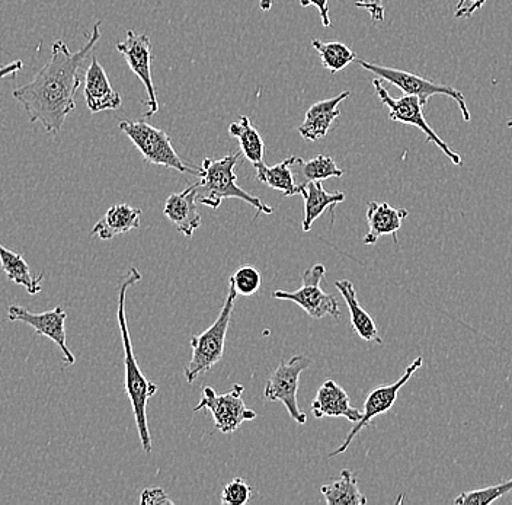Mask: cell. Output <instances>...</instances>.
<instances>
[{
    "mask_svg": "<svg viewBox=\"0 0 512 505\" xmlns=\"http://www.w3.org/2000/svg\"><path fill=\"white\" fill-rule=\"evenodd\" d=\"M310 364L312 359L303 354H297L288 361H281L264 389V398L268 402H281L286 407L288 415L299 425L307 423V415L299 407L297 392H299L300 376Z\"/></svg>",
    "mask_w": 512,
    "mask_h": 505,
    "instance_id": "8",
    "label": "cell"
},
{
    "mask_svg": "<svg viewBox=\"0 0 512 505\" xmlns=\"http://www.w3.org/2000/svg\"><path fill=\"white\" fill-rule=\"evenodd\" d=\"M299 156H290L286 161L277 163L274 166H268L262 162L255 165L256 181L268 185L272 190L280 191L283 196L293 197L300 193V185L294 184L293 166L296 163H302Z\"/></svg>",
    "mask_w": 512,
    "mask_h": 505,
    "instance_id": "22",
    "label": "cell"
},
{
    "mask_svg": "<svg viewBox=\"0 0 512 505\" xmlns=\"http://www.w3.org/2000/svg\"><path fill=\"white\" fill-rule=\"evenodd\" d=\"M101 25H94L91 38L83 49L70 51L64 41L51 47V57L43 69L27 85L16 88L14 98L30 117L31 123H40L48 133L59 134L70 114L76 110V92L82 79L80 67L101 40Z\"/></svg>",
    "mask_w": 512,
    "mask_h": 505,
    "instance_id": "1",
    "label": "cell"
},
{
    "mask_svg": "<svg viewBox=\"0 0 512 505\" xmlns=\"http://www.w3.org/2000/svg\"><path fill=\"white\" fill-rule=\"evenodd\" d=\"M299 194L304 198L303 232H309L313 223L325 213L326 209H331L332 217H334L335 206L345 200L344 193H341V191L329 193L323 188L320 181H310L300 185Z\"/></svg>",
    "mask_w": 512,
    "mask_h": 505,
    "instance_id": "20",
    "label": "cell"
},
{
    "mask_svg": "<svg viewBox=\"0 0 512 505\" xmlns=\"http://www.w3.org/2000/svg\"><path fill=\"white\" fill-rule=\"evenodd\" d=\"M236 297L238 293L229 284L226 302H224L219 316L214 324L201 334L191 337L192 357L188 366L185 367L184 375L188 383H194L204 373L210 372L223 359L224 343H226L227 331H229L230 319L235 310Z\"/></svg>",
    "mask_w": 512,
    "mask_h": 505,
    "instance_id": "4",
    "label": "cell"
},
{
    "mask_svg": "<svg viewBox=\"0 0 512 505\" xmlns=\"http://www.w3.org/2000/svg\"><path fill=\"white\" fill-rule=\"evenodd\" d=\"M197 188L198 182H194L181 193L171 194L163 207V214L174 223L185 238H192L195 230L201 226V214L195 200Z\"/></svg>",
    "mask_w": 512,
    "mask_h": 505,
    "instance_id": "16",
    "label": "cell"
},
{
    "mask_svg": "<svg viewBox=\"0 0 512 505\" xmlns=\"http://www.w3.org/2000/svg\"><path fill=\"white\" fill-rule=\"evenodd\" d=\"M512 492V478L508 481L499 482L492 487L475 489V491L462 492L459 497L454 500L457 505H488L495 503L499 498Z\"/></svg>",
    "mask_w": 512,
    "mask_h": 505,
    "instance_id": "27",
    "label": "cell"
},
{
    "mask_svg": "<svg viewBox=\"0 0 512 505\" xmlns=\"http://www.w3.org/2000/svg\"><path fill=\"white\" fill-rule=\"evenodd\" d=\"M357 8L366 9L370 14L371 21L383 22L384 21V6L382 0H357L355 2Z\"/></svg>",
    "mask_w": 512,
    "mask_h": 505,
    "instance_id": "32",
    "label": "cell"
},
{
    "mask_svg": "<svg viewBox=\"0 0 512 505\" xmlns=\"http://www.w3.org/2000/svg\"><path fill=\"white\" fill-rule=\"evenodd\" d=\"M368 232L364 236V245H376L382 236L390 235L398 242V232L403 220L408 217V210L395 209L386 201H370L367 206Z\"/></svg>",
    "mask_w": 512,
    "mask_h": 505,
    "instance_id": "18",
    "label": "cell"
},
{
    "mask_svg": "<svg viewBox=\"0 0 512 505\" xmlns=\"http://www.w3.org/2000/svg\"><path fill=\"white\" fill-rule=\"evenodd\" d=\"M118 53L123 54L131 72L142 81L147 92V113L144 117H153L159 111L158 95H156L155 83L152 76V41L149 35L136 34L133 30L127 31L126 40L117 44Z\"/></svg>",
    "mask_w": 512,
    "mask_h": 505,
    "instance_id": "12",
    "label": "cell"
},
{
    "mask_svg": "<svg viewBox=\"0 0 512 505\" xmlns=\"http://www.w3.org/2000/svg\"><path fill=\"white\" fill-rule=\"evenodd\" d=\"M350 97L351 91H345L334 98L323 99V101L313 104L307 110L303 123L297 129L300 136L307 142H318V140L323 139L331 130L336 118L341 115L339 105Z\"/></svg>",
    "mask_w": 512,
    "mask_h": 505,
    "instance_id": "17",
    "label": "cell"
},
{
    "mask_svg": "<svg viewBox=\"0 0 512 505\" xmlns=\"http://www.w3.org/2000/svg\"><path fill=\"white\" fill-rule=\"evenodd\" d=\"M358 63H360L363 69L376 75L377 78L392 83V85L399 88L403 94L418 97L421 99V104L424 105V107L428 104L430 98L437 97V95L454 99L457 105H459L460 111H462L463 120L469 123L470 111L469 108H467L466 99H464L462 92L457 91L453 86L438 85V83L421 78V76L415 75V73L393 69V67L379 66L376 65V63L366 62V60H358Z\"/></svg>",
    "mask_w": 512,
    "mask_h": 505,
    "instance_id": "6",
    "label": "cell"
},
{
    "mask_svg": "<svg viewBox=\"0 0 512 505\" xmlns=\"http://www.w3.org/2000/svg\"><path fill=\"white\" fill-rule=\"evenodd\" d=\"M140 280H142V273L136 267H131L123 283H121L120 292H118L117 319L124 348V370H126L124 386H126V393L128 399H130L131 408H133L140 443H142L144 452L149 455V453H152L153 447L149 424H147V404L156 395L159 388L158 385L147 380V377L140 370L139 363H137L136 356H134L133 344H131L126 313L128 289L133 284L139 283Z\"/></svg>",
    "mask_w": 512,
    "mask_h": 505,
    "instance_id": "2",
    "label": "cell"
},
{
    "mask_svg": "<svg viewBox=\"0 0 512 505\" xmlns=\"http://www.w3.org/2000/svg\"><path fill=\"white\" fill-rule=\"evenodd\" d=\"M300 165H302L303 177L307 182L342 178L345 174L344 169L339 168L331 156L319 155L310 161L300 163Z\"/></svg>",
    "mask_w": 512,
    "mask_h": 505,
    "instance_id": "28",
    "label": "cell"
},
{
    "mask_svg": "<svg viewBox=\"0 0 512 505\" xmlns=\"http://www.w3.org/2000/svg\"><path fill=\"white\" fill-rule=\"evenodd\" d=\"M335 287L341 293V296L344 297L345 303H347L351 315L352 329L357 332L358 337L361 340L367 341V343L383 344L376 322L371 318L370 313L358 302L357 293H355L352 281L336 280Z\"/></svg>",
    "mask_w": 512,
    "mask_h": 505,
    "instance_id": "21",
    "label": "cell"
},
{
    "mask_svg": "<svg viewBox=\"0 0 512 505\" xmlns=\"http://www.w3.org/2000/svg\"><path fill=\"white\" fill-rule=\"evenodd\" d=\"M507 126L510 127V129H512V117L508 118Z\"/></svg>",
    "mask_w": 512,
    "mask_h": 505,
    "instance_id": "37",
    "label": "cell"
},
{
    "mask_svg": "<svg viewBox=\"0 0 512 505\" xmlns=\"http://www.w3.org/2000/svg\"><path fill=\"white\" fill-rule=\"evenodd\" d=\"M252 487L242 478H235L223 488L222 504L224 505H245L251 503Z\"/></svg>",
    "mask_w": 512,
    "mask_h": 505,
    "instance_id": "30",
    "label": "cell"
},
{
    "mask_svg": "<svg viewBox=\"0 0 512 505\" xmlns=\"http://www.w3.org/2000/svg\"><path fill=\"white\" fill-rule=\"evenodd\" d=\"M229 284L240 296H254L261 289V273L252 265H243L230 277Z\"/></svg>",
    "mask_w": 512,
    "mask_h": 505,
    "instance_id": "29",
    "label": "cell"
},
{
    "mask_svg": "<svg viewBox=\"0 0 512 505\" xmlns=\"http://www.w3.org/2000/svg\"><path fill=\"white\" fill-rule=\"evenodd\" d=\"M142 505H174V501L168 497L162 488H147L142 492L140 497Z\"/></svg>",
    "mask_w": 512,
    "mask_h": 505,
    "instance_id": "31",
    "label": "cell"
},
{
    "mask_svg": "<svg viewBox=\"0 0 512 505\" xmlns=\"http://www.w3.org/2000/svg\"><path fill=\"white\" fill-rule=\"evenodd\" d=\"M422 364H424V359H422V357H416V359L406 367L405 373H403L402 377H399V380H396L392 385L379 386V388L373 389V391L370 392V395L367 396L366 404H364L363 418H361L357 424H354V427L351 428L344 443H342L335 452L329 453V459H334V457L341 455V453L347 452L348 447L351 446L352 440L358 436V433H360L363 428L368 427L374 418L379 417V415L387 414V412L393 408V405L398 401L400 389L411 380L416 370L421 369Z\"/></svg>",
    "mask_w": 512,
    "mask_h": 505,
    "instance_id": "11",
    "label": "cell"
},
{
    "mask_svg": "<svg viewBox=\"0 0 512 505\" xmlns=\"http://www.w3.org/2000/svg\"><path fill=\"white\" fill-rule=\"evenodd\" d=\"M66 319L67 312L63 306H57V308L43 313H32L27 308L18 305L8 308L9 322H22V324L30 325L35 334L48 338L62 350L66 366H73L76 363V357L67 347V334L66 328H64Z\"/></svg>",
    "mask_w": 512,
    "mask_h": 505,
    "instance_id": "13",
    "label": "cell"
},
{
    "mask_svg": "<svg viewBox=\"0 0 512 505\" xmlns=\"http://www.w3.org/2000/svg\"><path fill=\"white\" fill-rule=\"evenodd\" d=\"M312 46L313 49L318 51L323 67L329 70L332 75L341 72V70H344L345 67L350 66L352 62L357 60V54L350 47L345 46L344 43H339V41L325 43V41L313 40Z\"/></svg>",
    "mask_w": 512,
    "mask_h": 505,
    "instance_id": "26",
    "label": "cell"
},
{
    "mask_svg": "<svg viewBox=\"0 0 512 505\" xmlns=\"http://www.w3.org/2000/svg\"><path fill=\"white\" fill-rule=\"evenodd\" d=\"M374 91L380 102L389 110V118L396 123L408 124L414 126L416 129L422 131L427 136L428 143H434L438 149L443 150L444 155L450 159L456 166L463 165V158L460 153L454 152L450 146L435 133L428 121L424 117V105L421 104V99L414 97V95H403L400 98L390 97L389 91L383 86L380 79L373 81Z\"/></svg>",
    "mask_w": 512,
    "mask_h": 505,
    "instance_id": "7",
    "label": "cell"
},
{
    "mask_svg": "<svg viewBox=\"0 0 512 505\" xmlns=\"http://www.w3.org/2000/svg\"><path fill=\"white\" fill-rule=\"evenodd\" d=\"M326 267L323 264H316L307 268L302 274V287L296 292H284L275 290L272 297L278 300H288L299 305L312 319H323L325 316H332L339 319L338 300L332 294L323 292L320 283L325 278Z\"/></svg>",
    "mask_w": 512,
    "mask_h": 505,
    "instance_id": "9",
    "label": "cell"
},
{
    "mask_svg": "<svg viewBox=\"0 0 512 505\" xmlns=\"http://www.w3.org/2000/svg\"><path fill=\"white\" fill-rule=\"evenodd\" d=\"M22 67H24V63H22L21 60H16L14 63L0 67V81L6 78H14L16 73L22 70Z\"/></svg>",
    "mask_w": 512,
    "mask_h": 505,
    "instance_id": "35",
    "label": "cell"
},
{
    "mask_svg": "<svg viewBox=\"0 0 512 505\" xmlns=\"http://www.w3.org/2000/svg\"><path fill=\"white\" fill-rule=\"evenodd\" d=\"M485 3L486 0H459L454 15H456V18H470L475 12H478Z\"/></svg>",
    "mask_w": 512,
    "mask_h": 505,
    "instance_id": "33",
    "label": "cell"
},
{
    "mask_svg": "<svg viewBox=\"0 0 512 505\" xmlns=\"http://www.w3.org/2000/svg\"><path fill=\"white\" fill-rule=\"evenodd\" d=\"M120 130L133 142L144 158V161L155 166L175 169L181 174L197 177L198 168L192 169L187 165L172 146L171 137L166 131L156 129L152 124L143 120L121 121Z\"/></svg>",
    "mask_w": 512,
    "mask_h": 505,
    "instance_id": "5",
    "label": "cell"
},
{
    "mask_svg": "<svg viewBox=\"0 0 512 505\" xmlns=\"http://www.w3.org/2000/svg\"><path fill=\"white\" fill-rule=\"evenodd\" d=\"M83 94H85L86 105L92 114L101 113V111H115L123 104L121 95L112 88L107 72L95 56L86 70Z\"/></svg>",
    "mask_w": 512,
    "mask_h": 505,
    "instance_id": "14",
    "label": "cell"
},
{
    "mask_svg": "<svg viewBox=\"0 0 512 505\" xmlns=\"http://www.w3.org/2000/svg\"><path fill=\"white\" fill-rule=\"evenodd\" d=\"M140 217H142V210L126 203L115 204L92 228L91 236H96L101 241H111L117 236L139 229Z\"/></svg>",
    "mask_w": 512,
    "mask_h": 505,
    "instance_id": "19",
    "label": "cell"
},
{
    "mask_svg": "<svg viewBox=\"0 0 512 505\" xmlns=\"http://www.w3.org/2000/svg\"><path fill=\"white\" fill-rule=\"evenodd\" d=\"M0 265H2L3 273L8 280H11L16 286L24 287L31 296H35L43 290L41 281L44 280V273L37 278L32 276L30 265L22 257V254L6 248L2 244H0Z\"/></svg>",
    "mask_w": 512,
    "mask_h": 505,
    "instance_id": "23",
    "label": "cell"
},
{
    "mask_svg": "<svg viewBox=\"0 0 512 505\" xmlns=\"http://www.w3.org/2000/svg\"><path fill=\"white\" fill-rule=\"evenodd\" d=\"M272 5H274V0H259V9L261 11H270Z\"/></svg>",
    "mask_w": 512,
    "mask_h": 505,
    "instance_id": "36",
    "label": "cell"
},
{
    "mask_svg": "<svg viewBox=\"0 0 512 505\" xmlns=\"http://www.w3.org/2000/svg\"><path fill=\"white\" fill-rule=\"evenodd\" d=\"M240 153H230L220 159L204 158L197 174V200L198 204L217 210L227 198H238L243 203L254 207L256 216L259 214H272L274 209L267 206L261 198L252 196L248 191L238 185V175L235 172L236 163L239 162Z\"/></svg>",
    "mask_w": 512,
    "mask_h": 505,
    "instance_id": "3",
    "label": "cell"
},
{
    "mask_svg": "<svg viewBox=\"0 0 512 505\" xmlns=\"http://www.w3.org/2000/svg\"><path fill=\"white\" fill-rule=\"evenodd\" d=\"M328 505H366L367 498L358 488V481L350 469H344L336 478L320 488Z\"/></svg>",
    "mask_w": 512,
    "mask_h": 505,
    "instance_id": "24",
    "label": "cell"
},
{
    "mask_svg": "<svg viewBox=\"0 0 512 505\" xmlns=\"http://www.w3.org/2000/svg\"><path fill=\"white\" fill-rule=\"evenodd\" d=\"M312 412L315 418L344 417L352 424L363 418V411L352 407L350 396L334 380H326L320 386L312 402Z\"/></svg>",
    "mask_w": 512,
    "mask_h": 505,
    "instance_id": "15",
    "label": "cell"
},
{
    "mask_svg": "<svg viewBox=\"0 0 512 505\" xmlns=\"http://www.w3.org/2000/svg\"><path fill=\"white\" fill-rule=\"evenodd\" d=\"M300 5L303 8H309V6H315L322 19L323 27H332L331 19H329V0H299Z\"/></svg>",
    "mask_w": 512,
    "mask_h": 505,
    "instance_id": "34",
    "label": "cell"
},
{
    "mask_svg": "<svg viewBox=\"0 0 512 505\" xmlns=\"http://www.w3.org/2000/svg\"><path fill=\"white\" fill-rule=\"evenodd\" d=\"M229 134L233 139L238 140L243 156L252 165H259V163L264 162V140H262L259 131L252 126L251 118L248 115H243L239 121L230 124Z\"/></svg>",
    "mask_w": 512,
    "mask_h": 505,
    "instance_id": "25",
    "label": "cell"
},
{
    "mask_svg": "<svg viewBox=\"0 0 512 505\" xmlns=\"http://www.w3.org/2000/svg\"><path fill=\"white\" fill-rule=\"evenodd\" d=\"M245 392L243 385H233L232 391L217 395L211 386H204L203 396L194 412L207 409L213 417L217 430L223 434H232L239 430L240 425L246 421H254L258 414L254 409L246 407L242 395Z\"/></svg>",
    "mask_w": 512,
    "mask_h": 505,
    "instance_id": "10",
    "label": "cell"
}]
</instances>
